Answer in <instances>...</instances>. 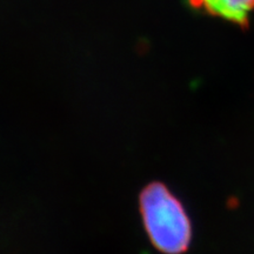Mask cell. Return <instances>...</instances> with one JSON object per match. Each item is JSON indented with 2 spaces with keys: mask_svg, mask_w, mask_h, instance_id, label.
Wrapping results in <instances>:
<instances>
[{
  "mask_svg": "<svg viewBox=\"0 0 254 254\" xmlns=\"http://www.w3.org/2000/svg\"><path fill=\"white\" fill-rule=\"evenodd\" d=\"M190 4L240 26H246L251 12L254 9V0H190Z\"/></svg>",
  "mask_w": 254,
  "mask_h": 254,
  "instance_id": "cell-2",
  "label": "cell"
},
{
  "mask_svg": "<svg viewBox=\"0 0 254 254\" xmlns=\"http://www.w3.org/2000/svg\"><path fill=\"white\" fill-rule=\"evenodd\" d=\"M140 213L152 245L164 254H183L192 243V222L179 199L161 183L141 190Z\"/></svg>",
  "mask_w": 254,
  "mask_h": 254,
  "instance_id": "cell-1",
  "label": "cell"
}]
</instances>
